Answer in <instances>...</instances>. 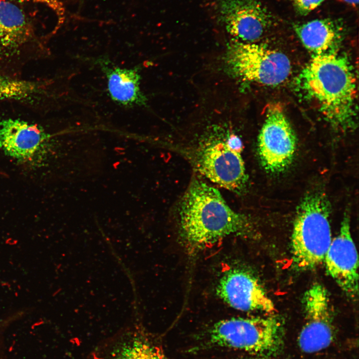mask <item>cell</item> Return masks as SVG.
<instances>
[{"label": "cell", "instance_id": "9", "mask_svg": "<svg viewBox=\"0 0 359 359\" xmlns=\"http://www.w3.org/2000/svg\"><path fill=\"white\" fill-rule=\"evenodd\" d=\"M219 21L233 39L253 42L272 24L271 13L258 0H216Z\"/></svg>", "mask_w": 359, "mask_h": 359}, {"label": "cell", "instance_id": "22", "mask_svg": "<svg viewBox=\"0 0 359 359\" xmlns=\"http://www.w3.org/2000/svg\"><path fill=\"white\" fill-rule=\"evenodd\" d=\"M266 359L263 358H249V359Z\"/></svg>", "mask_w": 359, "mask_h": 359}, {"label": "cell", "instance_id": "11", "mask_svg": "<svg viewBox=\"0 0 359 359\" xmlns=\"http://www.w3.org/2000/svg\"><path fill=\"white\" fill-rule=\"evenodd\" d=\"M324 262L326 271L349 297L358 295V256L351 230L350 220L346 212L340 232L326 253Z\"/></svg>", "mask_w": 359, "mask_h": 359}, {"label": "cell", "instance_id": "4", "mask_svg": "<svg viewBox=\"0 0 359 359\" xmlns=\"http://www.w3.org/2000/svg\"><path fill=\"white\" fill-rule=\"evenodd\" d=\"M224 62L227 71L235 77L266 86L284 82L292 69L289 59L284 53L261 44L233 38L227 44Z\"/></svg>", "mask_w": 359, "mask_h": 359}, {"label": "cell", "instance_id": "7", "mask_svg": "<svg viewBox=\"0 0 359 359\" xmlns=\"http://www.w3.org/2000/svg\"><path fill=\"white\" fill-rule=\"evenodd\" d=\"M295 133L283 109L269 106L258 138V151L264 168L272 173L285 170L291 163L296 148Z\"/></svg>", "mask_w": 359, "mask_h": 359}, {"label": "cell", "instance_id": "21", "mask_svg": "<svg viewBox=\"0 0 359 359\" xmlns=\"http://www.w3.org/2000/svg\"><path fill=\"white\" fill-rule=\"evenodd\" d=\"M346 3L354 6L357 7L359 3V0H343Z\"/></svg>", "mask_w": 359, "mask_h": 359}, {"label": "cell", "instance_id": "20", "mask_svg": "<svg viewBox=\"0 0 359 359\" xmlns=\"http://www.w3.org/2000/svg\"><path fill=\"white\" fill-rule=\"evenodd\" d=\"M225 143L230 149L239 153L241 152L242 149V142L237 136L231 134L225 141Z\"/></svg>", "mask_w": 359, "mask_h": 359}, {"label": "cell", "instance_id": "8", "mask_svg": "<svg viewBox=\"0 0 359 359\" xmlns=\"http://www.w3.org/2000/svg\"><path fill=\"white\" fill-rule=\"evenodd\" d=\"M304 324L298 338L300 349L314 353L328 348L334 339L333 314L328 292L321 284H313L303 298Z\"/></svg>", "mask_w": 359, "mask_h": 359}, {"label": "cell", "instance_id": "17", "mask_svg": "<svg viewBox=\"0 0 359 359\" xmlns=\"http://www.w3.org/2000/svg\"><path fill=\"white\" fill-rule=\"evenodd\" d=\"M48 85L44 80H26L0 73V102L40 104L47 96Z\"/></svg>", "mask_w": 359, "mask_h": 359}, {"label": "cell", "instance_id": "3", "mask_svg": "<svg viewBox=\"0 0 359 359\" xmlns=\"http://www.w3.org/2000/svg\"><path fill=\"white\" fill-rule=\"evenodd\" d=\"M330 205L321 191L308 193L297 209L291 238L292 260L299 270L322 263L332 242Z\"/></svg>", "mask_w": 359, "mask_h": 359}, {"label": "cell", "instance_id": "16", "mask_svg": "<svg viewBox=\"0 0 359 359\" xmlns=\"http://www.w3.org/2000/svg\"><path fill=\"white\" fill-rule=\"evenodd\" d=\"M294 28L303 45L318 55L330 52L341 42L344 22L340 18H320L296 24Z\"/></svg>", "mask_w": 359, "mask_h": 359}, {"label": "cell", "instance_id": "15", "mask_svg": "<svg viewBox=\"0 0 359 359\" xmlns=\"http://www.w3.org/2000/svg\"><path fill=\"white\" fill-rule=\"evenodd\" d=\"M111 99L124 107L142 106L147 99L140 87L139 67L130 68L110 66L102 63Z\"/></svg>", "mask_w": 359, "mask_h": 359}, {"label": "cell", "instance_id": "14", "mask_svg": "<svg viewBox=\"0 0 359 359\" xmlns=\"http://www.w3.org/2000/svg\"><path fill=\"white\" fill-rule=\"evenodd\" d=\"M48 135L40 126L18 119L0 122V148L8 156L29 161L42 155Z\"/></svg>", "mask_w": 359, "mask_h": 359}, {"label": "cell", "instance_id": "23", "mask_svg": "<svg viewBox=\"0 0 359 359\" xmlns=\"http://www.w3.org/2000/svg\"></svg>", "mask_w": 359, "mask_h": 359}, {"label": "cell", "instance_id": "2", "mask_svg": "<svg viewBox=\"0 0 359 359\" xmlns=\"http://www.w3.org/2000/svg\"><path fill=\"white\" fill-rule=\"evenodd\" d=\"M301 82L332 124L352 127L356 99V79L347 59L326 52L315 56L304 68Z\"/></svg>", "mask_w": 359, "mask_h": 359}, {"label": "cell", "instance_id": "12", "mask_svg": "<svg viewBox=\"0 0 359 359\" xmlns=\"http://www.w3.org/2000/svg\"><path fill=\"white\" fill-rule=\"evenodd\" d=\"M84 359H169L151 336L138 326L124 329L97 345Z\"/></svg>", "mask_w": 359, "mask_h": 359}, {"label": "cell", "instance_id": "13", "mask_svg": "<svg viewBox=\"0 0 359 359\" xmlns=\"http://www.w3.org/2000/svg\"><path fill=\"white\" fill-rule=\"evenodd\" d=\"M216 292L225 303L238 310L267 313L275 311L273 302L257 279L241 269L227 271L219 281Z\"/></svg>", "mask_w": 359, "mask_h": 359}, {"label": "cell", "instance_id": "5", "mask_svg": "<svg viewBox=\"0 0 359 359\" xmlns=\"http://www.w3.org/2000/svg\"><path fill=\"white\" fill-rule=\"evenodd\" d=\"M207 343L214 346L272 354L283 344L282 328L279 320L274 317L224 320L209 330Z\"/></svg>", "mask_w": 359, "mask_h": 359}, {"label": "cell", "instance_id": "1", "mask_svg": "<svg viewBox=\"0 0 359 359\" xmlns=\"http://www.w3.org/2000/svg\"><path fill=\"white\" fill-rule=\"evenodd\" d=\"M179 216L181 235L190 250L228 236H247L252 232L246 216L231 209L217 189L197 180L182 196Z\"/></svg>", "mask_w": 359, "mask_h": 359}, {"label": "cell", "instance_id": "18", "mask_svg": "<svg viewBox=\"0 0 359 359\" xmlns=\"http://www.w3.org/2000/svg\"><path fill=\"white\" fill-rule=\"evenodd\" d=\"M325 0H292L296 11L305 15L318 7Z\"/></svg>", "mask_w": 359, "mask_h": 359}, {"label": "cell", "instance_id": "19", "mask_svg": "<svg viewBox=\"0 0 359 359\" xmlns=\"http://www.w3.org/2000/svg\"><path fill=\"white\" fill-rule=\"evenodd\" d=\"M19 2H31L44 4L55 11L58 15L62 16L64 13V8L59 0H14Z\"/></svg>", "mask_w": 359, "mask_h": 359}, {"label": "cell", "instance_id": "10", "mask_svg": "<svg viewBox=\"0 0 359 359\" xmlns=\"http://www.w3.org/2000/svg\"><path fill=\"white\" fill-rule=\"evenodd\" d=\"M200 173L211 181L240 192L247 181L240 153L230 149L225 141H217L202 148L196 157Z\"/></svg>", "mask_w": 359, "mask_h": 359}, {"label": "cell", "instance_id": "6", "mask_svg": "<svg viewBox=\"0 0 359 359\" xmlns=\"http://www.w3.org/2000/svg\"><path fill=\"white\" fill-rule=\"evenodd\" d=\"M43 49L23 11L10 0H0V73L15 75Z\"/></svg>", "mask_w": 359, "mask_h": 359}]
</instances>
